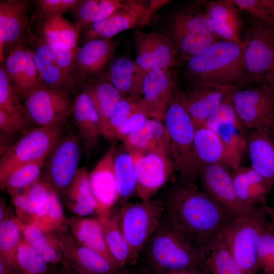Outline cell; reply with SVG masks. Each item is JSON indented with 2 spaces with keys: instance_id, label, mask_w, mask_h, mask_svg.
Listing matches in <instances>:
<instances>
[{
  "instance_id": "1",
  "label": "cell",
  "mask_w": 274,
  "mask_h": 274,
  "mask_svg": "<svg viewBox=\"0 0 274 274\" xmlns=\"http://www.w3.org/2000/svg\"><path fill=\"white\" fill-rule=\"evenodd\" d=\"M163 202L172 226L197 255L234 217L195 183L181 180L170 187Z\"/></svg>"
},
{
  "instance_id": "2",
  "label": "cell",
  "mask_w": 274,
  "mask_h": 274,
  "mask_svg": "<svg viewBox=\"0 0 274 274\" xmlns=\"http://www.w3.org/2000/svg\"><path fill=\"white\" fill-rule=\"evenodd\" d=\"M189 87L241 88L251 82L242 45L218 40L186 61L184 75Z\"/></svg>"
},
{
  "instance_id": "3",
  "label": "cell",
  "mask_w": 274,
  "mask_h": 274,
  "mask_svg": "<svg viewBox=\"0 0 274 274\" xmlns=\"http://www.w3.org/2000/svg\"><path fill=\"white\" fill-rule=\"evenodd\" d=\"M147 262L157 274L180 270L203 271L197 254L162 216L143 249Z\"/></svg>"
},
{
  "instance_id": "4",
  "label": "cell",
  "mask_w": 274,
  "mask_h": 274,
  "mask_svg": "<svg viewBox=\"0 0 274 274\" xmlns=\"http://www.w3.org/2000/svg\"><path fill=\"white\" fill-rule=\"evenodd\" d=\"M163 121L169 139L175 170L180 180L195 183L199 166L194 147L196 128L183 104L181 90L176 88Z\"/></svg>"
},
{
  "instance_id": "5",
  "label": "cell",
  "mask_w": 274,
  "mask_h": 274,
  "mask_svg": "<svg viewBox=\"0 0 274 274\" xmlns=\"http://www.w3.org/2000/svg\"><path fill=\"white\" fill-rule=\"evenodd\" d=\"M229 168L221 163L199 164L198 176L203 190L233 216L267 228L268 220L264 208H252L240 199Z\"/></svg>"
},
{
  "instance_id": "6",
  "label": "cell",
  "mask_w": 274,
  "mask_h": 274,
  "mask_svg": "<svg viewBox=\"0 0 274 274\" xmlns=\"http://www.w3.org/2000/svg\"><path fill=\"white\" fill-rule=\"evenodd\" d=\"M31 50L42 85L70 93L83 86L75 66V50L62 43H47L40 38Z\"/></svg>"
},
{
  "instance_id": "7",
  "label": "cell",
  "mask_w": 274,
  "mask_h": 274,
  "mask_svg": "<svg viewBox=\"0 0 274 274\" xmlns=\"http://www.w3.org/2000/svg\"><path fill=\"white\" fill-rule=\"evenodd\" d=\"M165 212L163 201L150 199L122 204L117 218L129 249V263L136 262Z\"/></svg>"
},
{
  "instance_id": "8",
  "label": "cell",
  "mask_w": 274,
  "mask_h": 274,
  "mask_svg": "<svg viewBox=\"0 0 274 274\" xmlns=\"http://www.w3.org/2000/svg\"><path fill=\"white\" fill-rule=\"evenodd\" d=\"M241 43L251 81L265 83L274 74V26L251 16Z\"/></svg>"
},
{
  "instance_id": "9",
  "label": "cell",
  "mask_w": 274,
  "mask_h": 274,
  "mask_svg": "<svg viewBox=\"0 0 274 274\" xmlns=\"http://www.w3.org/2000/svg\"><path fill=\"white\" fill-rule=\"evenodd\" d=\"M62 134L61 127L39 126L25 133L2 156L0 181L20 166L46 159Z\"/></svg>"
},
{
  "instance_id": "10",
  "label": "cell",
  "mask_w": 274,
  "mask_h": 274,
  "mask_svg": "<svg viewBox=\"0 0 274 274\" xmlns=\"http://www.w3.org/2000/svg\"><path fill=\"white\" fill-rule=\"evenodd\" d=\"M23 99L29 119L39 127H61L72 113L70 93L61 89L42 85Z\"/></svg>"
},
{
  "instance_id": "11",
  "label": "cell",
  "mask_w": 274,
  "mask_h": 274,
  "mask_svg": "<svg viewBox=\"0 0 274 274\" xmlns=\"http://www.w3.org/2000/svg\"><path fill=\"white\" fill-rule=\"evenodd\" d=\"M267 229L240 217H233L223 226L221 235L226 246L245 271L258 274L260 268L258 249L259 237Z\"/></svg>"
},
{
  "instance_id": "12",
  "label": "cell",
  "mask_w": 274,
  "mask_h": 274,
  "mask_svg": "<svg viewBox=\"0 0 274 274\" xmlns=\"http://www.w3.org/2000/svg\"><path fill=\"white\" fill-rule=\"evenodd\" d=\"M231 93L202 126L211 129L219 136L225 149L228 166L234 170L240 166L247 151V136L246 127L231 102Z\"/></svg>"
},
{
  "instance_id": "13",
  "label": "cell",
  "mask_w": 274,
  "mask_h": 274,
  "mask_svg": "<svg viewBox=\"0 0 274 274\" xmlns=\"http://www.w3.org/2000/svg\"><path fill=\"white\" fill-rule=\"evenodd\" d=\"M232 105L243 125L251 130L270 128L274 114V95L266 83L255 87L233 90Z\"/></svg>"
},
{
  "instance_id": "14",
  "label": "cell",
  "mask_w": 274,
  "mask_h": 274,
  "mask_svg": "<svg viewBox=\"0 0 274 274\" xmlns=\"http://www.w3.org/2000/svg\"><path fill=\"white\" fill-rule=\"evenodd\" d=\"M80 147L73 135L59 140L43 166L44 180L58 194L64 195L78 170Z\"/></svg>"
},
{
  "instance_id": "15",
  "label": "cell",
  "mask_w": 274,
  "mask_h": 274,
  "mask_svg": "<svg viewBox=\"0 0 274 274\" xmlns=\"http://www.w3.org/2000/svg\"><path fill=\"white\" fill-rule=\"evenodd\" d=\"M31 7V2L26 0H1V63L11 48L35 41L29 21Z\"/></svg>"
},
{
  "instance_id": "16",
  "label": "cell",
  "mask_w": 274,
  "mask_h": 274,
  "mask_svg": "<svg viewBox=\"0 0 274 274\" xmlns=\"http://www.w3.org/2000/svg\"><path fill=\"white\" fill-rule=\"evenodd\" d=\"M187 6L172 10L158 12L152 18L155 31L169 40L189 34L213 33L206 14L204 2Z\"/></svg>"
},
{
  "instance_id": "17",
  "label": "cell",
  "mask_w": 274,
  "mask_h": 274,
  "mask_svg": "<svg viewBox=\"0 0 274 274\" xmlns=\"http://www.w3.org/2000/svg\"><path fill=\"white\" fill-rule=\"evenodd\" d=\"M61 250L63 265L85 274H115L121 267L99 253L80 244L68 230L54 233Z\"/></svg>"
},
{
  "instance_id": "18",
  "label": "cell",
  "mask_w": 274,
  "mask_h": 274,
  "mask_svg": "<svg viewBox=\"0 0 274 274\" xmlns=\"http://www.w3.org/2000/svg\"><path fill=\"white\" fill-rule=\"evenodd\" d=\"M135 61L144 71L170 69L180 62L176 48L162 33L139 29L133 33Z\"/></svg>"
},
{
  "instance_id": "19",
  "label": "cell",
  "mask_w": 274,
  "mask_h": 274,
  "mask_svg": "<svg viewBox=\"0 0 274 274\" xmlns=\"http://www.w3.org/2000/svg\"><path fill=\"white\" fill-rule=\"evenodd\" d=\"M131 154L136 174V194L141 200H150L175 170L172 157L157 152Z\"/></svg>"
},
{
  "instance_id": "20",
  "label": "cell",
  "mask_w": 274,
  "mask_h": 274,
  "mask_svg": "<svg viewBox=\"0 0 274 274\" xmlns=\"http://www.w3.org/2000/svg\"><path fill=\"white\" fill-rule=\"evenodd\" d=\"M170 69H155L146 72L143 94L139 98L141 110L149 117L163 121L176 89Z\"/></svg>"
},
{
  "instance_id": "21",
  "label": "cell",
  "mask_w": 274,
  "mask_h": 274,
  "mask_svg": "<svg viewBox=\"0 0 274 274\" xmlns=\"http://www.w3.org/2000/svg\"><path fill=\"white\" fill-rule=\"evenodd\" d=\"M149 1L126 0L124 6L106 19L92 24L82 32L83 43L98 39H112L122 31L142 27Z\"/></svg>"
},
{
  "instance_id": "22",
  "label": "cell",
  "mask_w": 274,
  "mask_h": 274,
  "mask_svg": "<svg viewBox=\"0 0 274 274\" xmlns=\"http://www.w3.org/2000/svg\"><path fill=\"white\" fill-rule=\"evenodd\" d=\"M1 63L22 98L42 85L32 51L26 46L18 45L10 49Z\"/></svg>"
},
{
  "instance_id": "23",
  "label": "cell",
  "mask_w": 274,
  "mask_h": 274,
  "mask_svg": "<svg viewBox=\"0 0 274 274\" xmlns=\"http://www.w3.org/2000/svg\"><path fill=\"white\" fill-rule=\"evenodd\" d=\"M235 87L198 86L181 90V99L195 128L206 121L225 100Z\"/></svg>"
},
{
  "instance_id": "24",
  "label": "cell",
  "mask_w": 274,
  "mask_h": 274,
  "mask_svg": "<svg viewBox=\"0 0 274 274\" xmlns=\"http://www.w3.org/2000/svg\"><path fill=\"white\" fill-rule=\"evenodd\" d=\"M116 152L115 146H112L89 173L91 189L97 204V216L110 212L119 200L114 168Z\"/></svg>"
},
{
  "instance_id": "25",
  "label": "cell",
  "mask_w": 274,
  "mask_h": 274,
  "mask_svg": "<svg viewBox=\"0 0 274 274\" xmlns=\"http://www.w3.org/2000/svg\"><path fill=\"white\" fill-rule=\"evenodd\" d=\"M116 43L112 39H98L87 41L75 52V64L83 84L102 76L112 58Z\"/></svg>"
},
{
  "instance_id": "26",
  "label": "cell",
  "mask_w": 274,
  "mask_h": 274,
  "mask_svg": "<svg viewBox=\"0 0 274 274\" xmlns=\"http://www.w3.org/2000/svg\"><path fill=\"white\" fill-rule=\"evenodd\" d=\"M213 33L220 39L241 44L243 21L239 9L231 0L204 2Z\"/></svg>"
},
{
  "instance_id": "27",
  "label": "cell",
  "mask_w": 274,
  "mask_h": 274,
  "mask_svg": "<svg viewBox=\"0 0 274 274\" xmlns=\"http://www.w3.org/2000/svg\"><path fill=\"white\" fill-rule=\"evenodd\" d=\"M72 114L85 148L92 150L103 135V126L94 103L83 89L73 100Z\"/></svg>"
},
{
  "instance_id": "28",
  "label": "cell",
  "mask_w": 274,
  "mask_h": 274,
  "mask_svg": "<svg viewBox=\"0 0 274 274\" xmlns=\"http://www.w3.org/2000/svg\"><path fill=\"white\" fill-rule=\"evenodd\" d=\"M122 142L125 150L131 154L157 152L171 156L168 133L162 121L156 119L149 118Z\"/></svg>"
},
{
  "instance_id": "29",
  "label": "cell",
  "mask_w": 274,
  "mask_h": 274,
  "mask_svg": "<svg viewBox=\"0 0 274 274\" xmlns=\"http://www.w3.org/2000/svg\"><path fill=\"white\" fill-rule=\"evenodd\" d=\"M269 127L253 129L247 136L251 166L270 188L274 185V140Z\"/></svg>"
},
{
  "instance_id": "30",
  "label": "cell",
  "mask_w": 274,
  "mask_h": 274,
  "mask_svg": "<svg viewBox=\"0 0 274 274\" xmlns=\"http://www.w3.org/2000/svg\"><path fill=\"white\" fill-rule=\"evenodd\" d=\"M147 72L142 70L134 60L125 57L114 59L102 77L121 92L129 96L141 97Z\"/></svg>"
},
{
  "instance_id": "31",
  "label": "cell",
  "mask_w": 274,
  "mask_h": 274,
  "mask_svg": "<svg viewBox=\"0 0 274 274\" xmlns=\"http://www.w3.org/2000/svg\"><path fill=\"white\" fill-rule=\"evenodd\" d=\"M231 174L236 193L242 201L254 209L265 206L271 188L261 175L251 166H239Z\"/></svg>"
},
{
  "instance_id": "32",
  "label": "cell",
  "mask_w": 274,
  "mask_h": 274,
  "mask_svg": "<svg viewBox=\"0 0 274 274\" xmlns=\"http://www.w3.org/2000/svg\"><path fill=\"white\" fill-rule=\"evenodd\" d=\"M67 225L68 230L80 244L99 253L119 266L109 249L101 225L97 217L74 216L67 219Z\"/></svg>"
},
{
  "instance_id": "33",
  "label": "cell",
  "mask_w": 274,
  "mask_h": 274,
  "mask_svg": "<svg viewBox=\"0 0 274 274\" xmlns=\"http://www.w3.org/2000/svg\"><path fill=\"white\" fill-rule=\"evenodd\" d=\"M207 274H252L236 262L223 239L221 233L198 254Z\"/></svg>"
},
{
  "instance_id": "34",
  "label": "cell",
  "mask_w": 274,
  "mask_h": 274,
  "mask_svg": "<svg viewBox=\"0 0 274 274\" xmlns=\"http://www.w3.org/2000/svg\"><path fill=\"white\" fill-rule=\"evenodd\" d=\"M52 188L45 181L40 180L27 188L9 193L17 218L22 222L28 224L33 216L46 205Z\"/></svg>"
},
{
  "instance_id": "35",
  "label": "cell",
  "mask_w": 274,
  "mask_h": 274,
  "mask_svg": "<svg viewBox=\"0 0 274 274\" xmlns=\"http://www.w3.org/2000/svg\"><path fill=\"white\" fill-rule=\"evenodd\" d=\"M64 195L68 210L77 216L96 215L97 204L91 189L89 173L85 167L78 169Z\"/></svg>"
},
{
  "instance_id": "36",
  "label": "cell",
  "mask_w": 274,
  "mask_h": 274,
  "mask_svg": "<svg viewBox=\"0 0 274 274\" xmlns=\"http://www.w3.org/2000/svg\"><path fill=\"white\" fill-rule=\"evenodd\" d=\"M90 95L101 118L103 132L114 109L126 95L121 92L102 76L86 82L82 86Z\"/></svg>"
},
{
  "instance_id": "37",
  "label": "cell",
  "mask_w": 274,
  "mask_h": 274,
  "mask_svg": "<svg viewBox=\"0 0 274 274\" xmlns=\"http://www.w3.org/2000/svg\"><path fill=\"white\" fill-rule=\"evenodd\" d=\"M126 1L80 0L71 12L75 22L81 29L100 22L121 9Z\"/></svg>"
},
{
  "instance_id": "38",
  "label": "cell",
  "mask_w": 274,
  "mask_h": 274,
  "mask_svg": "<svg viewBox=\"0 0 274 274\" xmlns=\"http://www.w3.org/2000/svg\"><path fill=\"white\" fill-rule=\"evenodd\" d=\"M40 38L47 43H60L76 50L81 29L62 15L43 18Z\"/></svg>"
},
{
  "instance_id": "39",
  "label": "cell",
  "mask_w": 274,
  "mask_h": 274,
  "mask_svg": "<svg viewBox=\"0 0 274 274\" xmlns=\"http://www.w3.org/2000/svg\"><path fill=\"white\" fill-rule=\"evenodd\" d=\"M194 147L198 164L221 163L228 166L224 145L211 129L204 126L196 129Z\"/></svg>"
},
{
  "instance_id": "40",
  "label": "cell",
  "mask_w": 274,
  "mask_h": 274,
  "mask_svg": "<svg viewBox=\"0 0 274 274\" xmlns=\"http://www.w3.org/2000/svg\"><path fill=\"white\" fill-rule=\"evenodd\" d=\"M20 223L24 238L48 264L63 263V257L54 233L45 232L31 224L20 221Z\"/></svg>"
},
{
  "instance_id": "41",
  "label": "cell",
  "mask_w": 274,
  "mask_h": 274,
  "mask_svg": "<svg viewBox=\"0 0 274 274\" xmlns=\"http://www.w3.org/2000/svg\"><path fill=\"white\" fill-rule=\"evenodd\" d=\"M102 228L109 249L120 267L129 263L130 252L127 243L120 227L117 216L111 212L97 216Z\"/></svg>"
},
{
  "instance_id": "42",
  "label": "cell",
  "mask_w": 274,
  "mask_h": 274,
  "mask_svg": "<svg viewBox=\"0 0 274 274\" xmlns=\"http://www.w3.org/2000/svg\"><path fill=\"white\" fill-rule=\"evenodd\" d=\"M67 220L59 195L52 188L46 205L33 216L28 224L36 226L45 232L53 233L68 230Z\"/></svg>"
},
{
  "instance_id": "43",
  "label": "cell",
  "mask_w": 274,
  "mask_h": 274,
  "mask_svg": "<svg viewBox=\"0 0 274 274\" xmlns=\"http://www.w3.org/2000/svg\"><path fill=\"white\" fill-rule=\"evenodd\" d=\"M23 237L19 220L14 216L0 221V260L14 272L18 271L16 253Z\"/></svg>"
},
{
  "instance_id": "44",
  "label": "cell",
  "mask_w": 274,
  "mask_h": 274,
  "mask_svg": "<svg viewBox=\"0 0 274 274\" xmlns=\"http://www.w3.org/2000/svg\"><path fill=\"white\" fill-rule=\"evenodd\" d=\"M114 168L119 200L123 204L136 194V174L132 155L126 150L117 155L115 153Z\"/></svg>"
},
{
  "instance_id": "45",
  "label": "cell",
  "mask_w": 274,
  "mask_h": 274,
  "mask_svg": "<svg viewBox=\"0 0 274 274\" xmlns=\"http://www.w3.org/2000/svg\"><path fill=\"white\" fill-rule=\"evenodd\" d=\"M46 160L28 163L16 168L0 181L1 188L9 193L27 188L38 181Z\"/></svg>"
},
{
  "instance_id": "46",
  "label": "cell",
  "mask_w": 274,
  "mask_h": 274,
  "mask_svg": "<svg viewBox=\"0 0 274 274\" xmlns=\"http://www.w3.org/2000/svg\"><path fill=\"white\" fill-rule=\"evenodd\" d=\"M18 271L25 274L49 272V264L23 237L16 253Z\"/></svg>"
},
{
  "instance_id": "47",
  "label": "cell",
  "mask_w": 274,
  "mask_h": 274,
  "mask_svg": "<svg viewBox=\"0 0 274 274\" xmlns=\"http://www.w3.org/2000/svg\"><path fill=\"white\" fill-rule=\"evenodd\" d=\"M21 99L9 80L3 65L1 63L0 110L15 115L28 117Z\"/></svg>"
},
{
  "instance_id": "48",
  "label": "cell",
  "mask_w": 274,
  "mask_h": 274,
  "mask_svg": "<svg viewBox=\"0 0 274 274\" xmlns=\"http://www.w3.org/2000/svg\"><path fill=\"white\" fill-rule=\"evenodd\" d=\"M139 98L125 95L121 98L107 121L104 129V136L114 139L117 128L133 113L141 110L139 105Z\"/></svg>"
},
{
  "instance_id": "49",
  "label": "cell",
  "mask_w": 274,
  "mask_h": 274,
  "mask_svg": "<svg viewBox=\"0 0 274 274\" xmlns=\"http://www.w3.org/2000/svg\"><path fill=\"white\" fill-rule=\"evenodd\" d=\"M258 257L263 274H274V235L267 229L262 232L259 237Z\"/></svg>"
},
{
  "instance_id": "50",
  "label": "cell",
  "mask_w": 274,
  "mask_h": 274,
  "mask_svg": "<svg viewBox=\"0 0 274 274\" xmlns=\"http://www.w3.org/2000/svg\"><path fill=\"white\" fill-rule=\"evenodd\" d=\"M80 0H37L34 2L42 18L71 12Z\"/></svg>"
},
{
  "instance_id": "51",
  "label": "cell",
  "mask_w": 274,
  "mask_h": 274,
  "mask_svg": "<svg viewBox=\"0 0 274 274\" xmlns=\"http://www.w3.org/2000/svg\"><path fill=\"white\" fill-rule=\"evenodd\" d=\"M239 9L244 10L255 18L274 26V19L262 0H231Z\"/></svg>"
},
{
  "instance_id": "52",
  "label": "cell",
  "mask_w": 274,
  "mask_h": 274,
  "mask_svg": "<svg viewBox=\"0 0 274 274\" xmlns=\"http://www.w3.org/2000/svg\"><path fill=\"white\" fill-rule=\"evenodd\" d=\"M149 117L141 110L130 115L116 130L114 139L123 141L127 136L137 131L146 124Z\"/></svg>"
},
{
  "instance_id": "53",
  "label": "cell",
  "mask_w": 274,
  "mask_h": 274,
  "mask_svg": "<svg viewBox=\"0 0 274 274\" xmlns=\"http://www.w3.org/2000/svg\"><path fill=\"white\" fill-rule=\"evenodd\" d=\"M27 117L12 114L0 110V128L9 134H14L20 130L26 124Z\"/></svg>"
},
{
  "instance_id": "54",
  "label": "cell",
  "mask_w": 274,
  "mask_h": 274,
  "mask_svg": "<svg viewBox=\"0 0 274 274\" xmlns=\"http://www.w3.org/2000/svg\"><path fill=\"white\" fill-rule=\"evenodd\" d=\"M166 0H152L149 1L147 11L142 23V27L150 22L153 16L156 14L161 7L169 3Z\"/></svg>"
},
{
  "instance_id": "55",
  "label": "cell",
  "mask_w": 274,
  "mask_h": 274,
  "mask_svg": "<svg viewBox=\"0 0 274 274\" xmlns=\"http://www.w3.org/2000/svg\"><path fill=\"white\" fill-rule=\"evenodd\" d=\"M266 216L270 218V222L268 221L267 230L274 235V209L266 205L263 207Z\"/></svg>"
},
{
  "instance_id": "56",
  "label": "cell",
  "mask_w": 274,
  "mask_h": 274,
  "mask_svg": "<svg viewBox=\"0 0 274 274\" xmlns=\"http://www.w3.org/2000/svg\"><path fill=\"white\" fill-rule=\"evenodd\" d=\"M165 274H207L203 271L196 270H180L168 272Z\"/></svg>"
},
{
  "instance_id": "57",
  "label": "cell",
  "mask_w": 274,
  "mask_h": 274,
  "mask_svg": "<svg viewBox=\"0 0 274 274\" xmlns=\"http://www.w3.org/2000/svg\"><path fill=\"white\" fill-rule=\"evenodd\" d=\"M262 2L274 19V0H262Z\"/></svg>"
},
{
  "instance_id": "58",
  "label": "cell",
  "mask_w": 274,
  "mask_h": 274,
  "mask_svg": "<svg viewBox=\"0 0 274 274\" xmlns=\"http://www.w3.org/2000/svg\"><path fill=\"white\" fill-rule=\"evenodd\" d=\"M265 83L269 86L274 95V74L268 78Z\"/></svg>"
},
{
  "instance_id": "59",
  "label": "cell",
  "mask_w": 274,
  "mask_h": 274,
  "mask_svg": "<svg viewBox=\"0 0 274 274\" xmlns=\"http://www.w3.org/2000/svg\"><path fill=\"white\" fill-rule=\"evenodd\" d=\"M63 267L64 269L61 274H85V273H82L81 272H77L75 270H74L65 266H63Z\"/></svg>"
},
{
  "instance_id": "60",
  "label": "cell",
  "mask_w": 274,
  "mask_h": 274,
  "mask_svg": "<svg viewBox=\"0 0 274 274\" xmlns=\"http://www.w3.org/2000/svg\"><path fill=\"white\" fill-rule=\"evenodd\" d=\"M270 129L272 133V134L274 135V114L272 116V118L271 119L270 124Z\"/></svg>"
},
{
  "instance_id": "61",
  "label": "cell",
  "mask_w": 274,
  "mask_h": 274,
  "mask_svg": "<svg viewBox=\"0 0 274 274\" xmlns=\"http://www.w3.org/2000/svg\"><path fill=\"white\" fill-rule=\"evenodd\" d=\"M115 274H133V273H132L131 272H129V271H121L120 270L118 272L116 273Z\"/></svg>"
},
{
  "instance_id": "62",
  "label": "cell",
  "mask_w": 274,
  "mask_h": 274,
  "mask_svg": "<svg viewBox=\"0 0 274 274\" xmlns=\"http://www.w3.org/2000/svg\"><path fill=\"white\" fill-rule=\"evenodd\" d=\"M12 274H25V273H23L22 272H20L18 271H15ZM43 274H51V273L49 272H48V273H43Z\"/></svg>"
}]
</instances>
